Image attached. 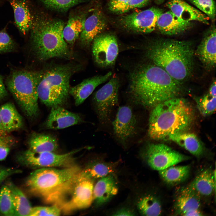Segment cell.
<instances>
[{
	"instance_id": "1",
	"label": "cell",
	"mask_w": 216,
	"mask_h": 216,
	"mask_svg": "<svg viewBox=\"0 0 216 216\" xmlns=\"http://www.w3.org/2000/svg\"><path fill=\"white\" fill-rule=\"evenodd\" d=\"M180 83L162 68L154 64H144L131 74L128 92L136 104L153 108L176 97L181 90Z\"/></svg>"
},
{
	"instance_id": "2",
	"label": "cell",
	"mask_w": 216,
	"mask_h": 216,
	"mask_svg": "<svg viewBox=\"0 0 216 216\" xmlns=\"http://www.w3.org/2000/svg\"><path fill=\"white\" fill-rule=\"evenodd\" d=\"M194 116L192 106L184 99L176 97L164 101L152 108L148 135L154 140H168L170 136L187 130Z\"/></svg>"
},
{
	"instance_id": "3",
	"label": "cell",
	"mask_w": 216,
	"mask_h": 216,
	"mask_svg": "<svg viewBox=\"0 0 216 216\" xmlns=\"http://www.w3.org/2000/svg\"><path fill=\"white\" fill-rule=\"evenodd\" d=\"M146 54L154 64L163 68L180 82L187 79L192 74L194 51L190 41L157 40L148 45Z\"/></svg>"
},
{
	"instance_id": "4",
	"label": "cell",
	"mask_w": 216,
	"mask_h": 216,
	"mask_svg": "<svg viewBox=\"0 0 216 216\" xmlns=\"http://www.w3.org/2000/svg\"><path fill=\"white\" fill-rule=\"evenodd\" d=\"M81 171L75 165L60 169L38 168L29 176L26 186L31 193L41 197L46 202L57 205L68 194Z\"/></svg>"
},
{
	"instance_id": "5",
	"label": "cell",
	"mask_w": 216,
	"mask_h": 216,
	"mask_svg": "<svg viewBox=\"0 0 216 216\" xmlns=\"http://www.w3.org/2000/svg\"><path fill=\"white\" fill-rule=\"evenodd\" d=\"M64 23L60 20L38 17L31 29V46L39 60L69 58L70 52L63 35Z\"/></svg>"
},
{
	"instance_id": "6",
	"label": "cell",
	"mask_w": 216,
	"mask_h": 216,
	"mask_svg": "<svg viewBox=\"0 0 216 216\" xmlns=\"http://www.w3.org/2000/svg\"><path fill=\"white\" fill-rule=\"evenodd\" d=\"M41 72L27 70L13 72L6 84L17 104L28 117L36 118L39 109L37 87Z\"/></svg>"
},
{
	"instance_id": "7",
	"label": "cell",
	"mask_w": 216,
	"mask_h": 216,
	"mask_svg": "<svg viewBox=\"0 0 216 216\" xmlns=\"http://www.w3.org/2000/svg\"><path fill=\"white\" fill-rule=\"evenodd\" d=\"M73 69L70 65L57 66L41 72L38 83V98L50 107L61 106L69 94L70 80Z\"/></svg>"
},
{
	"instance_id": "8",
	"label": "cell",
	"mask_w": 216,
	"mask_h": 216,
	"mask_svg": "<svg viewBox=\"0 0 216 216\" xmlns=\"http://www.w3.org/2000/svg\"><path fill=\"white\" fill-rule=\"evenodd\" d=\"M84 149L80 148L62 154L50 152H37L29 149L20 155L19 159L25 165L32 168L67 167L74 165V155Z\"/></svg>"
},
{
	"instance_id": "9",
	"label": "cell",
	"mask_w": 216,
	"mask_h": 216,
	"mask_svg": "<svg viewBox=\"0 0 216 216\" xmlns=\"http://www.w3.org/2000/svg\"><path fill=\"white\" fill-rule=\"evenodd\" d=\"M119 86L118 79L113 77L94 94V104L99 120L102 124L109 122L113 110L118 104Z\"/></svg>"
},
{
	"instance_id": "10",
	"label": "cell",
	"mask_w": 216,
	"mask_h": 216,
	"mask_svg": "<svg viewBox=\"0 0 216 216\" xmlns=\"http://www.w3.org/2000/svg\"><path fill=\"white\" fill-rule=\"evenodd\" d=\"M145 156L149 166L158 171L190 159L163 144H149L145 149Z\"/></svg>"
},
{
	"instance_id": "11",
	"label": "cell",
	"mask_w": 216,
	"mask_h": 216,
	"mask_svg": "<svg viewBox=\"0 0 216 216\" xmlns=\"http://www.w3.org/2000/svg\"><path fill=\"white\" fill-rule=\"evenodd\" d=\"M94 186L93 180L82 177L80 175L68 194H70V198L58 205L62 212L67 214L89 207L94 201Z\"/></svg>"
},
{
	"instance_id": "12",
	"label": "cell",
	"mask_w": 216,
	"mask_h": 216,
	"mask_svg": "<svg viewBox=\"0 0 216 216\" xmlns=\"http://www.w3.org/2000/svg\"><path fill=\"white\" fill-rule=\"evenodd\" d=\"M163 12L162 10L153 7L123 16L120 22L122 26L128 30L149 33L154 30L158 19Z\"/></svg>"
},
{
	"instance_id": "13",
	"label": "cell",
	"mask_w": 216,
	"mask_h": 216,
	"mask_svg": "<svg viewBox=\"0 0 216 216\" xmlns=\"http://www.w3.org/2000/svg\"><path fill=\"white\" fill-rule=\"evenodd\" d=\"M92 42V52L96 63L102 67L113 65L119 51L116 37L109 34H100Z\"/></svg>"
},
{
	"instance_id": "14",
	"label": "cell",
	"mask_w": 216,
	"mask_h": 216,
	"mask_svg": "<svg viewBox=\"0 0 216 216\" xmlns=\"http://www.w3.org/2000/svg\"><path fill=\"white\" fill-rule=\"evenodd\" d=\"M112 125L114 134L121 142L124 143L134 136L137 131V122L131 107H119Z\"/></svg>"
},
{
	"instance_id": "15",
	"label": "cell",
	"mask_w": 216,
	"mask_h": 216,
	"mask_svg": "<svg viewBox=\"0 0 216 216\" xmlns=\"http://www.w3.org/2000/svg\"><path fill=\"white\" fill-rule=\"evenodd\" d=\"M82 121L79 114L70 112L61 106H57L51 107L43 125L47 129H61L78 124Z\"/></svg>"
},
{
	"instance_id": "16",
	"label": "cell",
	"mask_w": 216,
	"mask_h": 216,
	"mask_svg": "<svg viewBox=\"0 0 216 216\" xmlns=\"http://www.w3.org/2000/svg\"><path fill=\"white\" fill-rule=\"evenodd\" d=\"M106 26V20L102 12L98 9L94 10L86 18L80 35L81 43L85 45L89 44L104 29Z\"/></svg>"
},
{
	"instance_id": "17",
	"label": "cell",
	"mask_w": 216,
	"mask_h": 216,
	"mask_svg": "<svg viewBox=\"0 0 216 216\" xmlns=\"http://www.w3.org/2000/svg\"><path fill=\"white\" fill-rule=\"evenodd\" d=\"M166 6L172 13L182 20L197 21L208 24L209 18L183 0H169Z\"/></svg>"
},
{
	"instance_id": "18",
	"label": "cell",
	"mask_w": 216,
	"mask_h": 216,
	"mask_svg": "<svg viewBox=\"0 0 216 216\" xmlns=\"http://www.w3.org/2000/svg\"><path fill=\"white\" fill-rule=\"evenodd\" d=\"M112 75L110 72L104 75L96 76L84 80L79 84L70 87L69 93L73 97L76 106L82 103L99 85L109 79Z\"/></svg>"
},
{
	"instance_id": "19",
	"label": "cell",
	"mask_w": 216,
	"mask_h": 216,
	"mask_svg": "<svg viewBox=\"0 0 216 216\" xmlns=\"http://www.w3.org/2000/svg\"><path fill=\"white\" fill-rule=\"evenodd\" d=\"M191 26V22L182 20L170 10L163 12L159 16L156 25L161 33L170 35L182 33Z\"/></svg>"
},
{
	"instance_id": "20",
	"label": "cell",
	"mask_w": 216,
	"mask_h": 216,
	"mask_svg": "<svg viewBox=\"0 0 216 216\" xmlns=\"http://www.w3.org/2000/svg\"><path fill=\"white\" fill-rule=\"evenodd\" d=\"M186 188L199 197L211 195L215 192V170L208 168L203 170Z\"/></svg>"
},
{
	"instance_id": "21",
	"label": "cell",
	"mask_w": 216,
	"mask_h": 216,
	"mask_svg": "<svg viewBox=\"0 0 216 216\" xmlns=\"http://www.w3.org/2000/svg\"><path fill=\"white\" fill-rule=\"evenodd\" d=\"M216 29H211L198 46L196 54L200 60L206 67H214L216 64Z\"/></svg>"
},
{
	"instance_id": "22",
	"label": "cell",
	"mask_w": 216,
	"mask_h": 216,
	"mask_svg": "<svg viewBox=\"0 0 216 216\" xmlns=\"http://www.w3.org/2000/svg\"><path fill=\"white\" fill-rule=\"evenodd\" d=\"M118 188L112 174L100 178L94 186V200L97 206L101 205L116 195Z\"/></svg>"
},
{
	"instance_id": "23",
	"label": "cell",
	"mask_w": 216,
	"mask_h": 216,
	"mask_svg": "<svg viewBox=\"0 0 216 216\" xmlns=\"http://www.w3.org/2000/svg\"><path fill=\"white\" fill-rule=\"evenodd\" d=\"M168 140L175 142L197 158L201 157L204 153V147L194 134L182 132L170 136Z\"/></svg>"
},
{
	"instance_id": "24",
	"label": "cell",
	"mask_w": 216,
	"mask_h": 216,
	"mask_svg": "<svg viewBox=\"0 0 216 216\" xmlns=\"http://www.w3.org/2000/svg\"><path fill=\"white\" fill-rule=\"evenodd\" d=\"M10 3L14 10L15 23L20 31L27 34L31 30L33 20L29 9L23 1L11 0Z\"/></svg>"
},
{
	"instance_id": "25",
	"label": "cell",
	"mask_w": 216,
	"mask_h": 216,
	"mask_svg": "<svg viewBox=\"0 0 216 216\" xmlns=\"http://www.w3.org/2000/svg\"><path fill=\"white\" fill-rule=\"evenodd\" d=\"M0 116L4 128L8 134L19 129L22 125V117L11 103H6L0 107Z\"/></svg>"
},
{
	"instance_id": "26",
	"label": "cell",
	"mask_w": 216,
	"mask_h": 216,
	"mask_svg": "<svg viewBox=\"0 0 216 216\" xmlns=\"http://www.w3.org/2000/svg\"><path fill=\"white\" fill-rule=\"evenodd\" d=\"M29 149L37 152H54L58 147L57 141L52 136L33 133L28 141Z\"/></svg>"
},
{
	"instance_id": "27",
	"label": "cell",
	"mask_w": 216,
	"mask_h": 216,
	"mask_svg": "<svg viewBox=\"0 0 216 216\" xmlns=\"http://www.w3.org/2000/svg\"><path fill=\"white\" fill-rule=\"evenodd\" d=\"M174 166L159 171L163 180L171 185L177 184L185 181L188 178L190 171V165Z\"/></svg>"
},
{
	"instance_id": "28",
	"label": "cell",
	"mask_w": 216,
	"mask_h": 216,
	"mask_svg": "<svg viewBox=\"0 0 216 216\" xmlns=\"http://www.w3.org/2000/svg\"><path fill=\"white\" fill-rule=\"evenodd\" d=\"M200 197L186 188L183 189L177 197L175 207L177 213H181L190 210L200 209Z\"/></svg>"
},
{
	"instance_id": "29",
	"label": "cell",
	"mask_w": 216,
	"mask_h": 216,
	"mask_svg": "<svg viewBox=\"0 0 216 216\" xmlns=\"http://www.w3.org/2000/svg\"><path fill=\"white\" fill-rule=\"evenodd\" d=\"M86 17L82 15L70 17L63 30L64 38L66 42L73 44L81 33Z\"/></svg>"
},
{
	"instance_id": "30",
	"label": "cell",
	"mask_w": 216,
	"mask_h": 216,
	"mask_svg": "<svg viewBox=\"0 0 216 216\" xmlns=\"http://www.w3.org/2000/svg\"><path fill=\"white\" fill-rule=\"evenodd\" d=\"M8 186L11 192L16 216H28L32 207L27 197L14 184L10 183Z\"/></svg>"
},
{
	"instance_id": "31",
	"label": "cell",
	"mask_w": 216,
	"mask_h": 216,
	"mask_svg": "<svg viewBox=\"0 0 216 216\" xmlns=\"http://www.w3.org/2000/svg\"><path fill=\"white\" fill-rule=\"evenodd\" d=\"M112 164L102 162H96L88 165L81 171L80 176L93 180L112 174L114 171Z\"/></svg>"
},
{
	"instance_id": "32",
	"label": "cell",
	"mask_w": 216,
	"mask_h": 216,
	"mask_svg": "<svg viewBox=\"0 0 216 216\" xmlns=\"http://www.w3.org/2000/svg\"><path fill=\"white\" fill-rule=\"evenodd\" d=\"M140 213L145 216H159L162 212L161 204L156 197L147 195L140 199L137 203Z\"/></svg>"
},
{
	"instance_id": "33",
	"label": "cell",
	"mask_w": 216,
	"mask_h": 216,
	"mask_svg": "<svg viewBox=\"0 0 216 216\" xmlns=\"http://www.w3.org/2000/svg\"><path fill=\"white\" fill-rule=\"evenodd\" d=\"M0 212L5 216H16L12 197L8 186L2 187L0 191Z\"/></svg>"
},
{
	"instance_id": "34",
	"label": "cell",
	"mask_w": 216,
	"mask_h": 216,
	"mask_svg": "<svg viewBox=\"0 0 216 216\" xmlns=\"http://www.w3.org/2000/svg\"><path fill=\"white\" fill-rule=\"evenodd\" d=\"M195 100L199 111L203 116H209L215 111L216 97H212L208 94L196 98Z\"/></svg>"
},
{
	"instance_id": "35",
	"label": "cell",
	"mask_w": 216,
	"mask_h": 216,
	"mask_svg": "<svg viewBox=\"0 0 216 216\" xmlns=\"http://www.w3.org/2000/svg\"><path fill=\"white\" fill-rule=\"evenodd\" d=\"M46 7L55 10L63 11L84 2L85 0H40Z\"/></svg>"
},
{
	"instance_id": "36",
	"label": "cell",
	"mask_w": 216,
	"mask_h": 216,
	"mask_svg": "<svg viewBox=\"0 0 216 216\" xmlns=\"http://www.w3.org/2000/svg\"><path fill=\"white\" fill-rule=\"evenodd\" d=\"M199 10L214 20L215 16L216 8L213 0H188Z\"/></svg>"
},
{
	"instance_id": "37",
	"label": "cell",
	"mask_w": 216,
	"mask_h": 216,
	"mask_svg": "<svg viewBox=\"0 0 216 216\" xmlns=\"http://www.w3.org/2000/svg\"><path fill=\"white\" fill-rule=\"evenodd\" d=\"M150 0H127L123 3L116 6L110 10L116 13L121 14L130 10L144 7L147 5Z\"/></svg>"
},
{
	"instance_id": "38",
	"label": "cell",
	"mask_w": 216,
	"mask_h": 216,
	"mask_svg": "<svg viewBox=\"0 0 216 216\" xmlns=\"http://www.w3.org/2000/svg\"><path fill=\"white\" fill-rule=\"evenodd\" d=\"M62 212L60 208L56 204L50 206L32 207L28 216H59Z\"/></svg>"
},
{
	"instance_id": "39",
	"label": "cell",
	"mask_w": 216,
	"mask_h": 216,
	"mask_svg": "<svg viewBox=\"0 0 216 216\" xmlns=\"http://www.w3.org/2000/svg\"><path fill=\"white\" fill-rule=\"evenodd\" d=\"M16 46L8 34L4 31L0 32V53L14 50Z\"/></svg>"
},
{
	"instance_id": "40",
	"label": "cell",
	"mask_w": 216,
	"mask_h": 216,
	"mask_svg": "<svg viewBox=\"0 0 216 216\" xmlns=\"http://www.w3.org/2000/svg\"><path fill=\"white\" fill-rule=\"evenodd\" d=\"M13 142V139L8 135L0 136V161L6 158Z\"/></svg>"
},
{
	"instance_id": "41",
	"label": "cell",
	"mask_w": 216,
	"mask_h": 216,
	"mask_svg": "<svg viewBox=\"0 0 216 216\" xmlns=\"http://www.w3.org/2000/svg\"><path fill=\"white\" fill-rule=\"evenodd\" d=\"M20 170L0 166V184L10 176L19 173Z\"/></svg>"
},
{
	"instance_id": "42",
	"label": "cell",
	"mask_w": 216,
	"mask_h": 216,
	"mask_svg": "<svg viewBox=\"0 0 216 216\" xmlns=\"http://www.w3.org/2000/svg\"><path fill=\"white\" fill-rule=\"evenodd\" d=\"M134 213L131 210L127 208L120 209L112 215L115 216H132Z\"/></svg>"
},
{
	"instance_id": "43",
	"label": "cell",
	"mask_w": 216,
	"mask_h": 216,
	"mask_svg": "<svg viewBox=\"0 0 216 216\" xmlns=\"http://www.w3.org/2000/svg\"><path fill=\"white\" fill-rule=\"evenodd\" d=\"M7 95L8 93L3 83L2 77L0 75V100L4 99Z\"/></svg>"
},
{
	"instance_id": "44",
	"label": "cell",
	"mask_w": 216,
	"mask_h": 216,
	"mask_svg": "<svg viewBox=\"0 0 216 216\" xmlns=\"http://www.w3.org/2000/svg\"><path fill=\"white\" fill-rule=\"evenodd\" d=\"M183 216H199L203 215L200 209L192 210L184 212L180 214Z\"/></svg>"
},
{
	"instance_id": "45",
	"label": "cell",
	"mask_w": 216,
	"mask_h": 216,
	"mask_svg": "<svg viewBox=\"0 0 216 216\" xmlns=\"http://www.w3.org/2000/svg\"><path fill=\"white\" fill-rule=\"evenodd\" d=\"M127 0H110L109 8L110 10L114 7L123 3Z\"/></svg>"
},
{
	"instance_id": "46",
	"label": "cell",
	"mask_w": 216,
	"mask_h": 216,
	"mask_svg": "<svg viewBox=\"0 0 216 216\" xmlns=\"http://www.w3.org/2000/svg\"><path fill=\"white\" fill-rule=\"evenodd\" d=\"M209 94L212 97H216V86L215 81L213 82L210 88Z\"/></svg>"
},
{
	"instance_id": "47",
	"label": "cell",
	"mask_w": 216,
	"mask_h": 216,
	"mask_svg": "<svg viewBox=\"0 0 216 216\" xmlns=\"http://www.w3.org/2000/svg\"><path fill=\"white\" fill-rule=\"evenodd\" d=\"M8 135L3 125L0 116V136H5Z\"/></svg>"
},
{
	"instance_id": "48",
	"label": "cell",
	"mask_w": 216,
	"mask_h": 216,
	"mask_svg": "<svg viewBox=\"0 0 216 216\" xmlns=\"http://www.w3.org/2000/svg\"><path fill=\"white\" fill-rule=\"evenodd\" d=\"M156 1V2H158V3H160L161 2H162L163 0H155Z\"/></svg>"
}]
</instances>
